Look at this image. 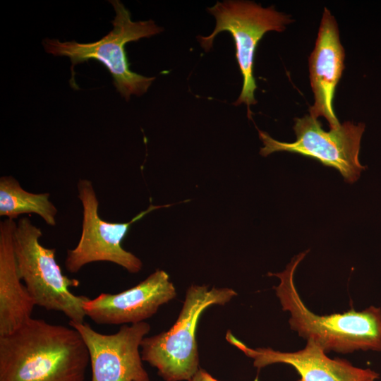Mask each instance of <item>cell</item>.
Instances as JSON below:
<instances>
[{
  "instance_id": "obj_9",
  "label": "cell",
  "mask_w": 381,
  "mask_h": 381,
  "mask_svg": "<svg viewBox=\"0 0 381 381\" xmlns=\"http://www.w3.org/2000/svg\"><path fill=\"white\" fill-rule=\"evenodd\" d=\"M82 337L89 352L91 381H150L143 365L139 349L150 330L145 322L122 325L104 334L88 323L69 321Z\"/></svg>"
},
{
  "instance_id": "obj_5",
  "label": "cell",
  "mask_w": 381,
  "mask_h": 381,
  "mask_svg": "<svg viewBox=\"0 0 381 381\" xmlns=\"http://www.w3.org/2000/svg\"><path fill=\"white\" fill-rule=\"evenodd\" d=\"M40 228L23 217L13 232V250L18 274L36 306L47 310L63 313L70 321L83 322V303L89 298L77 296L69 289L80 282L64 275L56 261V249L40 243Z\"/></svg>"
},
{
  "instance_id": "obj_7",
  "label": "cell",
  "mask_w": 381,
  "mask_h": 381,
  "mask_svg": "<svg viewBox=\"0 0 381 381\" xmlns=\"http://www.w3.org/2000/svg\"><path fill=\"white\" fill-rule=\"evenodd\" d=\"M293 143L280 142L267 133L258 129L264 147L260 154L266 157L272 152L286 151L315 159L322 164L336 169L349 183L356 181L365 167L359 161L361 140L365 124L346 121L338 128L325 131L318 119L311 115L296 118Z\"/></svg>"
},
{
  "instance_id": "obj_15",
  "label": "cell",
  "mask_w": 381,
  "mask_h": 381,
  "mask_svg": "<svg viewBox=\"0 0 381 381\" xmlns=\"http://www.w3.org/2000/svg\"><path fill=\"white\" fill-rule=\"evenodd\" d=\"M189 381H219L204 369L200 368Z\"/></svg>"
},
{
  "instance_id": "obj_11",
  "label": "cell",
  "mask_w": 381,
  "mask_h": 381,
  "mask_svg": "<svg viewBox=\"0 0 381 381\" xmlns=\"http://www.w3.org/2000/svg\"><path fill=\"white\" fill-rule=\"evenodd\" d=\"M226 339L253 360L260 370L274 363H284L294 368L300 376L298 381H375L380 374L370 368L353 365L345 359H332L312 339L307 340L304 349L294 352H282L270 348L252 349L229 331Z\"/></svg>"
},
{
  "instance_id": "obj_13",
  "label": "cell",
  "mask_w": 381,
  "mask_h": 381,
  "mask_svg": "<svg viewBox=\"0 0 381 381\" xmlns=\"http://www.w3.org/2000/svg\"><path fill=\"white\" fill-rule=\"evenodd\" d=\"M16 223L0 222V336L15 331L32 318L36 306L18 274L13 250Z\"/></svg>"
},
{
  "instance_id": "obj_3",
  "label": "cell",
  "mask_w": 381,
  "mask_h": 381,
  "mask_svg": "<svg viewBox=\"0 0 381 381\" xmlns=\"http://www.w3.org/2000/svg\"><path fill=\"white\" fill-rule=\"evenodd\" d=\"M236 294L227 287L209 289L205 285L190 286L173 326L143 339V361L155 368L165 381H189L200 369L195 336L200 317L208 307L224 306Z\"/></svg>"
},
{
  "instance_id": "obj_4",
  "label": "cell",
  "mask_w": 381,
  "mask_h": 381,
  "mask_svg": "<svg viewBox=\"0 0 381 381\" xmlns=\"http://www.w3.org/2000/svg\"><path fill=\"white\" fill-rule=\"evenodd\" d=\"M110 3L116 13L111 21L113 29L99 40L79 43L47 38L43 45L47 53L70 59L73 78L75 65L90 59L101 62L111 75L116 90L128 100L131 95L145 93L155 77L144 76L130 70L125 44L157 35L163 29L152 20L133 21L130 11L121 1L113 0Z\"/></svg>"
},
{
  "instance_id": "obj_14",
  "label": "cell",
  "mask_w": 381,
  "mask_h": 381,
  "mask_svg": "<svg viewBox=\"0 0 381 381\" xmlns=\"http://www.w3.org/2000/svg\"><path fill=\"white\" fill-rule=\"evenodd\" d=\"M48 193H33L24 190L11 176L0 178V216L14 220L23 214H36L47 224H56L57 209Z\"/></svg>"
},
{
  "instance_id": "obj_12",
  "label": "cell",
  "mask_w": 381,
  "mask_h": 381,
  "mask_svg": "<svg viewBox=\"0 0 381 381\" xmlns=\"http://www.w3.org/2000/svg\"><path fill=\"white\" fill-rule=\"evenodd\" d=\"M344 57L337 23L325 8L315 45L309 56L310 80L315 100L309 112L316 119L324 117L330 129L341 125L334 114L333 100L344 69Z\"/></svg>"
},
{
  "instance_id": "obj_6",
  "label": "cell",
  "mask_w": 381,
  "mask_h": 381,
  "mask_svg": "<svg viewBox=\"0 0 381 381\" xmlns=\"http://www.w3.org/2000/svg\"><path fill=\"white\" fill-rule=\"evenodd\" d=\"M207 11L214 16L215 28L207 36L198 40L205 52L212 47L213 40L222 31L231 33L235 43L236 58L243 76V86L235 105L245 103L250 118V105L257 103L254 92L257 88L253 76L254 56L257 45L269 31L282 32L292 22L291 16L277 11L273 6L263 8L248 1L217 2Z\"/></svg>"
},
{
  "instance_id": "obj_8",
  "label": "cell",
  "mask_w": 381,
  "mask_h": 381,
  "mask_svg": "<svg viewBox=\"0 0 381 381\" xmlns=\"http://www.w3.org/2000/svg\"><path fill=\"white\" fill-rule=\"evenodd\" d=\"M77 188L83 207L82 231L77 246L67 251L66 270L76 273L85 265L105 261L119 265L131 273L138 272L142 269V261L122 247V241L132 224L155 210L171 205H151L128 222H109L99 215V201L91 181L80 179Z\"/></svg>"
},
{
  "instance_id": "obj_10",
  "label": "cell",
  "mask_w": 381,
  "mask_h": 381,
  "mask_svg": "<svg viewBox=\"0 0 381 381\" xmlns=\"http://www.w3.org/2000/svg\"><path fill=\"white\" fill-rule=\"evenodd\" d=\"M176 296L164 270H157L145 280L118 294L102 293L83 303L85 315L99 325L135 324L155 314Z\"/></svg>"
},
{
  "instance_id": "obj_1",
  "label": "cell",
  "mask_w": 381,
  "mask_h": 381,
  "mask_svg": "<svg viewBox=\"0 0 381 381\" xmlns=\"http://www.w3.org/2000/svg\"><path fill=\"white\" fill-rule=\"evenodd\" d=\"M87 348L72 327L30 318L0 336V381H84Z\"/></svg>"
},
{
  "instance_id": "obj_2",
  "label": "cell",
  "mask_w": 381,
  "mask_h": 381,
  "mask_svg": "<svg viewBox=\"0 0 381 381\" xmlns=\"http://www.w3.org/2000/svg\"><path fill=\"white\" fill-rule=\"evenodd\" d=\"M307 252L291 260L282 272L268 273L278 277L274 286L282 310L289 311L291 328L306 340L312 339L326 353H351L355 351L381 352V308L373 306L356 311L318 315L310 310L295 286L294 272Z\"/></svg>"
}]
</instances>
